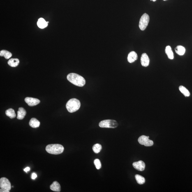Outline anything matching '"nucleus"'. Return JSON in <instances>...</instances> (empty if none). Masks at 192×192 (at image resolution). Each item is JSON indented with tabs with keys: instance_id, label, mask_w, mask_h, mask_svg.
Here are the masks:
<instances>
[{
	"instance_id": "1",
	"label": "nucleus",
	"mask_w": 192,
	"mask_h": 192,
	"mask_svg": "<svg viewBox=\"0 0 192 192\" xmlns=\"http://www.w3.org/2000/svg\"><path fill=\"white\" fill-rule=\"evenodd\" d=\"M67 79L74 85L78 87H83L85 84V80L83 77L76 73L69 74L67 76Z\"/></svg>"
},
{
	"instance_id": "2",
	"label": "nucleus",
	"mask_w": 192,
	"mask_h": 192,
	"mask_svg": "<svg viewBox=\"0 0 192 192\" xmlns=\"http://www.w3.org/2000/svg\"><path fill=\"white\" fill-rule=\"evenodd\" d=\"M80 105V100L73 98L69 100L66 104V107L69 112L73 113L78 110Z\"/></svg>"
},
{
	"instance_id": "3",
	"label": "nucleus",
	"mask_w": 192,
	"mask_h": 192,
	"mask_svg": "<svg viewBox=\"0 0 192 192\" xmlns=\"http://www.w3.org/2000/svg\"><path fill=\"white\" fill-rule=\"evenodd\" d=\"M46 150L50 154L57 155L61 154L64 150L63 146L59 144H51L46 147Z\"/></svg>"
},
{
	"instance_id": "4",
	"label": "nucleus",
	"mask_w": 192,
	"mask_h": 192,
	"mask_svg": "<svg viewBox=\"0 0 192 192\" xmlns=\"http://www.w3.org/2000/svg\"><path fill=\"white\" fill-rule=\"evenodd\" d=\"M0 192H9L11 189V183L6 178H1L0 179Z\"/></svg>"
},
{
	"instance_id": "5",
	"label": "nucleus",
	"mask_w": 192,
	"mask_h": 192,
	"mask_svg": "<svg viewBox=\"0 0 192 192\" xmlns=\"http://www.w3.org/2000/svg\"><path fill=\"white\" fill-rule=\"evenodd\" d=\"M118 126L117 121L112 120H106L99 123V126L101 128H115Z\"/></svg>"
},
{
	"instance_id": "6",
	"label": "nucleus",
	"mask_w": 192,
	"mask_h": 192,
	"mask_svg": "<svg viewBox=\"0 0 192 192\" xmlns=\"http://www.w3.org/2000/svg\"><path fill=\"white\" fill-rule=\"evenodd\" d=\"M149 17L147 14L144 13L142 15L139 22V26L141 30L143 31L146 29L149 23Z\"/></svg>"
},
{
	"instance_id": "7",
	"label": "nucleus",
	"mask_w": 192,
	"mask_h": 192,
	"mask_svg": "<svg viewBox=\"0 0 192 192\" xmlns=\"http://www.w3.org/2000/svg\"><path fill=\"white\" fill-rule=\"evenodd\" d=\"M138 142L139 143L146 147H150L154 144L153 141L149 140V136H146L144 135H142L139 137Z\"/></svg>"
},
{
	"instance_id": "8",
	"label": "nucleus",
	"mask_w": 192,
	"mask_h": 192,
	"mask_svg": "<svg viewBox=\"0 0 192 192\" xmlns=\"http://www.w3.org/2000/svg\"><path fill=\"white\" fill-rule=\"evenodd\" d=\"M133 166L135 170L140 171H143L145 170L146 165L144 162L140 161L134 162L133 163Z\"/></svg>"
},
{
	"instance_id": "9",
	"label": "nucleus",
	"mask_w": 192,
	"mask_h": 192,
	"mask_svg": "<svg viewBox=\"0 0 192 192\" xmlns=\"http://www.w3.org/2000/svg\"><path fill=\"white\" fill-rule=\"evenodd\" d=\"M26 103L28 104V105L30 107L38 105L40 103V101L39 100L36 98L31 97H27L25 99Z\"/></svg>"
},
{
	"instance_id": "10",
	"label": "nucleus",
	"mask_w": 192,
	"mask_h": 192,
	"mask_svg": "<svg viewBox=\"0 0 192 192\" xmlns=\"http://www.w3.org/2000/svg\"><path fill=\"white\" fill-rule=\"evenodd\" d=\"M149 59L147 54L146 53L143 54L141 58V62L142 66L144 67L149 66Z\"/></svg>"
},
{
	"instance_id": "11",
	"label": "nucleus",
	"mask_w": 192,
	"mask_h": 192,
	"mask_svg": "<svg viewBox=\"0 0 192 192\" xmlns=\"http://www.w3.org/2000/svg\"><path fill=\"white\" fill-rule=\"evenodd\" d=\"M138 56L136 53L135 51H131L128 54V60L130 63H132L137 60Z\"/></svg>"
},
{
	"instance_id": "12",
	"label": "nucleus",
	"mask_w": 192,
	"mask_h": 192,
	"mask_svg": "<svg viewBox=\"0 0 192 192\" xmlns=\"http://www.w3.org/2000/svg\"><path fill=\"white\" fill-rule=\"evenodd\" d=\"M17 119L19 120H22L24 118L26 115V112L23 107H20L17 112Z\"/></svg>"
},
{
	"instance_id": "13",
	"label": "nucleus",
	"mask_w": 192,
	"mask_h": 192,
	"mask_svg": "<svg viewBox=\"0 0 192 192\" xmlns=\"http://www.w3.org/2000/svg\"><path fill=\"white\" fill-rule=\"evenodd\" d=\"M50 188L51 190L54 191L60 192L61 191V187L60 185L57 181H54L51 185Z\"/></svg>"
},
{
	"instance_id": "14",
	"label": "nucleus",
	"mask_w": 192,
	"mask_h": 192,
	"mask_svg": "<svg viewBox=\"0 0 192 192\" xmlns=\"http://www.w3.org/2000/svg\"><path fill=\"white\" fill-rule=\"evenodd\" d=\"M40 124L39 121L35 118H32L29 122V125L33 128L39 127Z\"/></svg>"
},
{
	"instance_id": "15",
	"label": "nucleus",
	"mask_w": 192,
	"mask_h": 192,
	"mask_svg": "<svg viewBox=\"0 0 192 192\" xmlns=\"http://www.w3.org/2000/svg\"><path fill=\"white\" fill-rule=\"evenodd\" d=\"M165 52L169 59H174L173 52H172L171 47L170 46H168L166 47Z\"/></svg>"
},
{
	"instance_id": "16",
	"label": "nucleus",
	"mask_w": 192,
	"mask_h": 192,
	"mask_svg": "<svg viewBox=\"0 0 192 192\" xmlns=\"http://www.w3.org/2000/svg\"><path fill=\"white\" fill-rule=\"evenodd\" d=\"M37 25L38 27L41 29H44L48 26V23L45 19L43 18H40L38 19Z\"/></svg>"
},
{
	"instance_id": "17",
	"label": "nucleus",
	"mask_w": 192,
	"mask_h": 192,
	"mask_svg": "<svg viewBox=\"0 0 192 192\" xmlns=\"http://www.w3.org/2000/svg\"><path fill=\"white\" fill-rule=\"evenodd\" d=\"M185 49L182 46H178L175 48V51L177 54L180 56H183L185 52Z\"/></svg>"
},
{
	"instance_id": "18",
	"label": "nucleus",
	"mask_w": 192,
	"mask_h": 192,
	"mask_svg": "<svg viewBox=\"0 0 192 192\" xmlns=\"http://www.w3.org/2000/svg\"><path fill=\"white\" fill-rule=\"evenodd\" d=\"M9 66L13 67H15L18 66L19 60L17 59H12L9 60L8 62Z\"/></svg>"
},
{
	"instance_id": "19",
	"label": "nucleus",
	"mask_w": 192,
	"mask_h": 192,
	"mask_svg": "<svg viewBox=\"0 0 192 192\" xmlns=\"http://www.w3.org/2000/svg\"><path fill=\"white\" fill-rule=\"evenodd\" d=\"M6 115L9 117L10 119L14 118L16 117V114H15L14 110L11 108L7 110L6 112Z\"/></svg>"
},
{
	"instance_id": "20",
	"label": "nucleus",
	"mask_w": 192,
	"mask_h": 192,
	"mask_svg": "<svg viewBox=\"0 0 192 192\" xmlns=\"http://www.w3.org/2000/svg\"><path fill=\"white\" fill-rule=\"evenodd\" d=\"M11 53L6 50H3L0 52V56L1 57H4L5 59H10L12 56Z\"/></svg>"
},
{
	"instance_id": "21",
	"label": "nucleus",
	"mask_w": 192,
	"mask_h": 192,
	"mask_svg": "<svg viewBox=\"0 0 192 192\" xmlns=\"http://www.w3.org/2000/svg\"><path fill=\"white\" fill-rule=\"evenodd\" d=\"M179 89L180 92L185 97H188L190 96V93L186 88L184 86L181 85L179 87Z\"/></svg>"
},
{
	"instance_id": "22",
	"label": "nucleus",
	"mask_w": 192,
	"mask_h": 192,
	"mask_svg": "<svg viewBox=\"0 0 192 192\" xmlns=\"http://www.w3.org/2000/svg\"><path fill=\"white\" fill-rule=\"evenodd\" d=\"M135 177L137 183L139 184H143L145 183V179L142 176L137 174L135 175Z\"/></svg>"
},
{
	"instance_id": "23",
	"label": "nucleus",
	"mask_w": 192,
	"mask_h": 192,
	"mask_svg": "<svg viewBox=\"0 0 192 192\" xmlns=\"http://www.w3.org/2000/svg\"><path fill=\"white\" fill-rule=\"evenodd\" d=\"M102 149V146L99 144H95L93 147V151L95 153H99Z\"/></svg>"
},
{
	"instance_id": "24",
	"label": "nucleus",
	"mask_w": 192,
	"mask_h": 192,
	"mask_svg": "<svg viewBox=\"0 0 192 192\" xmlns=\"http://www.w3.org/2000/svg\"><path fill=\"white\" fill-rule=\"evenodd\" d=\"M94 164L96 166V168L97 170H99L101 168V162H100L99 159H96L94 161Z\"/></svg>"
},
{
	"instance_id": "25",
	"label": "nucleus",
	"mask_w": 192,
	"mask_h": 192,
	"mask_svg": "<svg viewBox=\"0 0 192 192\" xmlns=\"http://www.w3.org/2000/svg\"><path fill=\"white\" fill-rule=\"evenodd\" d=\"M37 177V175L35 173H33L32 174L31 178L33 179H35Z\"/></svg>"
},
{
	"instance_id": "26",
	"label": "nucleus",
	"mask_w": 192,
	"mask_h": 192,
	"mask_svg": "<svg viewBox=\"0 0 192 192\" xmlns=\"http://www.w3.org/2000/svg\"><path fill=\"white\" fill-rule=\"evenodd\" d=\"M30 170V168L29 167H26V168L24 170V171L26 172V173H27V172H29Z\"/></svg>"
},
{
	"instance_id": "27",
	"label": "nucleus",
	"mask_w": 192,
	"mask_h": 192,
	"mask_svg": "<svg viewBox=\"0 0 192 192\" xmlns=\"http://www.w3.org/2000/svg\"><path fill=\"white\" fill-rule=\"evenodd\" d=\"M156 0H151V1H155Z\"/></svg>"
},
{
	"instance_id": "28",
	"label": "nucleus",
	"mask_w": 192,
	"mask_h": 192,
	"mask_svg": "<svg viewBox=\"0 0 192 192\" xmlns=\"http://www.w3.org/2000/svg\"><path fill=\"white\" fill-rule=\"evenodd\" d=\"M163 1H167V0H163Z\"/></svg>"
}]
</instances>
